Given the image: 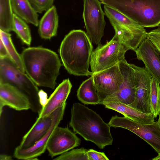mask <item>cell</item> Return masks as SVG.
Returning <instances> with one entry per match:
<instances>
[{"instance_id":"1","label":"cell","mask_w":160,"mask_h":160,"mask_svg":"<svg viewBox=\"0 0 160 160\" xmlns=\"http://www.w3.org/2000/svg\"><path fill=\"white\" fill-rule=\"evenodd\" d=\"M21 55L25 72L37 86L55 88L62 65L56 52L41 46L30 47Z\"/></svg>"},{"instance_id":"2","label":"cell","mask_w":160,"mask_h":160,"mask_svg":"<svg viewBox=\"0 0 160 160\" xmlns=\"http://www.w3.org/2000/svg\"><path fill=\"white\" fill-rule=\"evenodd\" d=\"M92 42L86 33L73 30L66 35L59 49L61 60L70 74L77 76H92L89 70L93 51Z\"/></svg>"},{"instance_id":"3","label":"cell","mask_w":160,"mask_h":160,"mask_svg":"<svg viewBox=\"0 0 160 160\" xmlns=\"http://www.w3.org/2000/svg\"><path fill=\"white\" fill-rule=\"evenodd\" d=\"M69 125L76 134L94 143L100 149L112 144L111 127L99 114L84 105L78 102L73 104Z\"/></svg>"},{"instance_id":"4","label":"cell","mask_w":160,"mask_h":160,"mask_svg":"<svg viewBox=\"0 0 160 160\" xmlns=\"http://www.w3.org/2000/svg\"><path fill=\"white\" fill-rule=\"evenodd\" d=\"M144 28L160 24V0H100Z\"/></svg>"},{"instance_id":"5","label":"cell","mask_w":160,"mask_h":160,"mask_svg":"<svg viewBox=\"0 0 160 160\" xmlns=\"http://www.w3.org/2000/svg\"><path fill=\"white\" fill-rule=\"evenodd\" d=\"M7 84L16 88L28 99L30 109L38 115L43 106L38 86L25 73L19 70L9 57L0 58V84Z\"/></svg>"},{"instance_id":"6","label":"cell","mask_w":160,"mask_h":160,"mask_svg":"<svg viewBox=\"0 0 160 160\" xmlns=\"http://www.w3.org/2000/svg\"><path fill=\"white\" fill-rule=\"evenodd\" d=\"M105 15L116 35L130 50L135 51L147 37L144 28L116 10L104 6Z\"/></svg>"},{"instance_id":"7","label":"cell","mask_w":160,"mask_h":160,"mask_svg":"<svg viewBox=\"0 0 160 160\" xmlns=\"http://www.w3.org/2000/svg\"><path fill=\"white\" fill-rule=\"evenodd\" d=\"M130 49L116 34L109 42L98 45L93 51L90 61L92 72H97L110 68L125 59Z\"/></svg>"},{"instance_id":"8","label":"cell","mask_w":160,"mask_h":160,"mask_svg":"<svg viewBox=\"0 0 160 160\" xmlns=\"http://www.w3.org/2000/svg\"><path fill=\"white\" fill-rule=\"evenodd\" d=\"M111 127L121 128L135 133L149 144L160 154V124L157 121L152 124L135 122L125 117L115 115L108 123Z\"/></svg>"},{"instance_id":"9","label":"cell","mask_w":160,"mask_h":160,"mask_svg":"<svg viewBox=\"0 0 160 160\" xmlns=\"http://www.w3.org/2000/svg\"><path fill=\"white\" fill-rule=\"evenodd\" d=\"M83 9L82 18L86 34L92 42L99 45L104 35L106 22L101 2L99 0H83Z\"/></svg>"},{"instance_id":"10","label":"cell","mask_w":160,"mask_h":160,"mask_svg":"<svg viewBox=\"0 0 160 160\" xmlns=\"http://www.w3.org/2000/svg\"><path fill=\"white\" fill-rule=\"evenodd\" d=\"M130 64L134 71L136 96L134 102L129 106L143 113L151 114V83L153 77L145 68Z\"/></svg>"},{"instance_id":"11","label":"cell","mask_w":160,"mask_h":160,"mask_svg":"<svg viewBox=\"0 0 160 160\" xmlns=\"http://www.w3.org/2000/svg\"><path fill=\"white\" fill-rule=\"evenodd\" d=\"M92 76L94 86L101 98V102L106 97L117 92L123 80L118 63L107 69L93 73Z\"/></svg>"},{"instance_id":"12","label":"cell","mask_w":160,"mask_h":160,"mask_svg":"<svg viewBox=\"0 0 160 160\" xmlns=\"http://www.w3.org/2000/svg\"><path fill=\"white\" fill-rule=\"evenodd\" d=\"M118 64L123 76V82L117 92L106 97L102 101L119 102L129 106L134 102L136 96L134 70L125 59L119 62Z\"/></svg>"},{"instance_id":"13","label":"cell","mask_w":160,"mask_h":160,"mask_svg":"<svg viewBox=\"0 0 160 160\" xmlns=\"http://www.w3.org/2000/svg\"><path fill=\"white\" fill-rule=\"evenodd\" d=\"M66 103L63 104L52 113V121L51 125L47 133L33 146L26 148L17 147L14 156L21 160H37V157L43 154L47 149L48 140L55 128L62 120Z\"/></svg>"},{"instance_id":"14","label":"cell","mask_w":160,"mask_h":160,"mask_svg":"<svg viewBox=\"0 0 160 160\" xmlns=\"http://www.w3.org/2000/svg\"><path fill=\"white\" fill-rule=\"evenodd\" d=\"M68 127L57 126L48 142L47 149L52 157L60 155L78 146L81 140Z\"/></svg>"},{"instance_id":"15","label":"cell","mask_w":160,"mask_h":160,"mask_svg":"<svg viewBox=\"0 0 160 160\" xmlns=\"http://www.w3.org/2000/svg\"><path fill=\"white\" fill-rule=\"evenodd\" d=\"M137 58L160 84V55L151 42L146 38L135 51Z\"/></svg>"},{"instance_id":"16","label":"cell","mask_w":160,"mask_h":160,"mask_svg":"<svg viewBox=\"0 0 160 160\" xmlns=\"http://www.w3.org/2000/svg\"><path fill=\"white\" fill-rule=\"evenodd\" d=\"M5 106L17 111L30 109L28 98L15 87L8 84H0V115Z\"/></svg>"},{"instance_id":"17","label":"cell","mask_w":160,"mask_h":160,"mask_svg":"<svg viewBox=\"0 0 160 160\" xmlns=\"http://www.w3.org/2000/svg\"><path fill=\"white\" fill-rule=\"evenodd\" d=\"M69 78L63 80L56 88L48 99L38 117H43L51 114L54 111L66 103L72 88Z\"/></svg>"},{"instance_id":"18","label":"cell","mask_w":160,"mask_h":160,"mask_svg":"<svg viewBox=\"0 0 160 160\" xmlns=\"http://www.w3.org/2000/svg\"><path fill=\"white\" fill-rule=\"evenodd\" d=\"M52 121V114L43 117H38L30 129L23 136L17 147L28 148L41 139L49 130Z\"/></svg>"},{"instance_id":"19","label":"cell","mask_w":160,"mask_h":160,"mask_svg":"<svg viewBox=\"0 0 160 160\" xmlns=\"http://www.w3.org/2000/svg\"><path fill=\"white\" fill-rule=\"evenodd\" d=\"M105 108L115 111L126 118L137 122L152 124L155 122L151 114H146L122 103L103 101L100 104Z\"/></svg>"},{"instance_id":"20","label":"cell","mask_w":160,"mask_h":160,"mask_svg":"<svg viewBox=\"0 0 160 160\" xmlns=\"http://www.w3.org/2000/svg\"><path fill=\"white\" fill-rule=\"evenodd\" d=\"M58 16L56 7L53 5L47 10L39 23L38 33L43 39H49L57 34Z\"/></svg>"},{"instance_id":"21","label":"cell","mask_w":160,"mask_h":160,"mask_svg":"<svg viewBox=\"0 0 160 160\" xmlns=\"http://www.w3.org/2000/svg\"><path fill=\"white\" fill-rule=\"evenodd\" d=\"M14 13L26 22L37 27L39 22L38 13L28 0H11Z\"/></svg>"},{"instance_id":"22","label":"cell","mask_w":160,"mask_h":160,"mask_svg":"<svg viewBox=\"0 0 160 160\" xmlns=\"http://www.w3.org/2000/svg\"><path fill=\"white\" fill-rule=\"evenodd\" d=\"M77 96L79 100L84 105L100 104L101 102L92 76L81 84L77 90Z\"/></svg>"},{"instance_id":"23","label":"cell","mask_w":160,"mask_h":160,"mask_svg":"<svg viewBox=\"0 0 160 160\" xmlns=\"http://www.w3.org/2000/svg\"><path fill=\"white\" fill-rule=\"evenodd\" d=\"M11 0H0V29L9 32L13 31V12Z\"/></svg>"},{"instance_id":"24","label":"cell","mask_w":160,"mask_h":160,"mask_svg":"<svg viewBox=\"0 0 160 160\" xmlns=\"http://www.w3.org/2000/svg\"><path fill=\"white\" fill-rule=\"evenodd\" d=\"M0 39L5 45L11 60L19 70L25 73L21 55L15 49L12 41L11 34L0 30Z\"/></svg>"},{"instance_id":"25","label":"cell","mask_w":160,"mask_h":160,"mask_svg":"<svg viewBox=\"0 0 160 160\" xmlns=\"http://www.w3.org/2000/svg\"><path fill=\"white\" fill-rule=\"evenodd\" d=\"M26 22L21 18L13 14V31L16 33L23 43L30 46L32 41V37L30 28Z\"/></svg>"},{"instance_id":"26","label":"cell","mask_w":160,"mask_h":160,"mask_svg":"<svg viewBox=\"0 0 160 160\" xmlns=\"http://www.w3.org/2000/svg\"><path fill=\"white\" fill-rule=\"evenodd\" d=\"M151 114L156 118L160 114V84L153 77L151 83Z\"/></svg>"},{"instance_id":"27","label":"cell","mask_w":160,"mask_h":160,"mask_svg":"<svg viewBox=\"0 0 160 160\" xmlns=\"http://www.w3.org/2000/svg\"><path fill=\"white\" fill-rule=\"evenodd\" d=\"M88 150L83 148H77L63 153L55 158V160H89Z\"/></svg>"},{"instance_id":"28","label":"cell","mask_w":160,"mask_h":160,"mask_svg":"<svg viewBox=\"0 0 160 160\" xmlns=\"http://www.w3.org/2000/svg\"><path fill=\"white\" fill-rule=\"evenodd\" d=\"M35 10L41 13L47 11L53 5L54 0H28Z\"/></svg>"},{"instance_id":"29","label":"cell","mask_w":160,"mask_h":160,"mask_svg":"<svg viewBox=\"0 0 160 160\" xmlns=\"http://www.w3.org/2000/svg\"><path fill=\"white\" fill-rule=\"evenodd\" d=\"M146 38L151 42L160 55V27L147 32Z\"/></svg>"},{"instance_id":"30","label":"cell","mask_w":160,"mask_h":160,"mask_svg":"<svg viewBox=\"0 0 160 160\" xmlns=\"http://www.w3.org/2000/svg\"><path fill=\"white\" fill-rule=\"evenodd\" d=\"M89 160H109L103 152L97 151L93 149L88 150L87 152Z\"/></svg>"},{"instance_id":"31","label":"cell","mask_w":160,"mask_h":160,"mask_svg":"<svg viewBox=\"0 0 160 160\" xmlns=\"http://www.w3.org/2000/svg\"><path fill=\"white\" fill-rule=\"evenodd\" d=\"M0 39V58L9 57L5 45L2 40Z\"/></svg>"},{"instance_id":"32","label":"cell","mask_w":160,"mask_h":160,"mask_svg":"<svg viewBox=\"0 0 160 160\" xmlns=\"http://www.w3.org/2000/svg\"><path fill=\"white\" fill-rule=\"evenodd\" d=\"M0 160H12V157L8 155L1 154L0 155Z\"/></svg>"},{"instance_id":"33","label":"cell","mask_w":160,"mask_h":160,"mask_svg":"<svg viewBox=\"0 0 160 160\" xmlns=\"http://www.w3.org/2000/svg\"><path fill=\"white\" fill-rule=\"evenodd\" d=\"M152 160H160V154L154 157V158L152 159Z\"/></svg>"},{"instance_id":"34","label":"cell","mask_w":160,"mask_h":160,"mask_svg":"<svg viewBox=\"0 0 160 160\" xmlns=\"http://www.w3.org/2000/svg\"><path fill=\"white\" fill-rule=\"evenodd\" d=\"M159 118L158 119V122L160 124V114L159 115Z\"/></svg>"}]
</instances>
